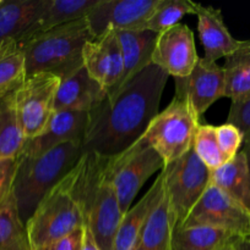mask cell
Returning a JSON list of instances; mask_svg holds the SVG:
<instances>
[{
    "label": "cell",
    "instance_id": "obj_1",
    "mask_svg": "<svg viewBox=\"0 0 250 250\" xmlns=\"http://www.w3.org/2000/svg\"><path fill=\"white\" fill-rule=\"evenodd\" d=\"M168 77L151 63L88 112L83 153L114 156L136 143L158 114Z\"/></svg>",
    "mask_w": 250,
    "mask_h": 250
},
{
    "label": "cell",
    "instance_id": "obj_2",
    "mask_svg": "<svg viewBox=\"0 0 250 250\" xmlns=\"http://www.w3.org/2000/svg\"><path fill=\"white\" fill-rule=\"evenodd\" d=\"M115 165V155L87 151L69 172L71 193L100 250H113L123 217L113 185Z\"/></svg>",
    "mask_w": 250,
    "mask_h": 250
},
{
    "label": "cell",
    "instance_id": "obj_3",
    "mask_svg": "<svg viewBox=\"0 0 250 250\" xmlns=\"http://www.w3.org/2000/svg\"><path fill=\"white\" fill-rule=\"evenodd\" d=\"M82 154L81 142H69L38 156L19 155L12 195L25 225L42 199L75 167Z\"/></svg>",
    "mask_w": 250,
    "mask_h": 250
},
{
    "label": "cell",
    "instance_id": "obj_4",
    "mask_svg": "<svg viewBox=\"0 0 250 250\" xmlns=\"http://www.w3.org/2000/svg\"><path fill=\"white\" fill-rule=\"evenodd\" d=\"M95 41L86 17L36 34L20 45L26 61V76L51 73L60 80L83 66V48Z\"/></svg>",
    "mask_w": 250,
    "mask_h": 250
},
{
    "label": "cell",
    "instance_id": "obj_5",
    "mask_svg": "<svg viewBox=\"0 0 250 250\" xmlns=\"http://www.w3.org/2000/svg\"><path fill=\"white\" fill-rule=\"evenodd\" d=\"M85 226L82 212L70 188L69 173L42 199L26 222L32 250H42Z\"/></svg>",
    "mask_w": 250,
    "mask_h": 250
},
{
    "label": "cell",
    "instance_id": "obj_6",
    "mask_svg": "<svg viewBox=\"0 0 250 250\" xmlns=\"http://www.w3.org/2000/svg\"><path fill=\"white\" fill-rule=\"evenodd\" d=\"M200 116L188 102L173 97L149 125L142 138L158 153L164 166L188 153L194 146Z\"/></svg>",
    "mask_w": 250,
    "mask_h": 250
},
{
    "label": "cell",
    "instance_id": "obj_7",
    "mask_svg": "<svg viewBox=\"0 0 250 250\" xmlns=\"http://www.w3.org/2000/svg\"><path fill=\"white\" fill-rule=\"evenodd\" d=\"M161 172L175 226H181L210 186L211 171L191 148L183 156L164 166Z\"/></svg>",
    "mask_w": 250,
    "mask_h": 250
},
{
    "label": "cell",
    "instance_id": "obj_8",
    "mask_svg": "<svg viewBox=\"0 0 250 250\" xmlns=\"http://www.w3.org/2000/svg\"><path fill=\"white\" fill-rule=\"evenodd\" d=\"M113 185L123 215L132 207L135 197L151 176L164 167L161 156L152 146L140 138L135 144L123 153L115 155Z\"/></svg>",
    "mask_w": 250,
    "mask_h": 250
},
{
    "label": "cell",
    "instance_id": "obj_9",
    "mask_svg": "<svg viewBox=\"0 0 250 250\" xmlns=\"http://www.w3.org/2000/svg\"><path fill=\"white\" fill-rule=\"evenodd\" d=\"M59 84L60 78L44 72L27 77L15 90L17 116L26 141L38 136L48 124L54 112Z\"/></svg>",
    "mask_w": 250,
    "mask_h": 250
},
{
    "label": "cell",
    "instance_id": "obj_10",
    "mask_svg": "<svg viewBox=\"0 0 250 250\" xmlns=\"http://www.w3.org/2000/svg\"><path fill=\"white\" fill-rule=\"evenodd\" d=\"M181 226L215 227L238 238H250V210L210 185Z\"/></svg>",
    "mask_w": 250,
    "mask_h": 250
},
{
    "label": "cell",
    "instance_id": "obj_11",
    "mask_svg": "<svg viewBox=\"0 0 250 250\" xmlns=\"http://www.w3.org/2000/svg\"><path fill=\"white\" fill-rule=\"evenodd\" d=\"M158 0H98L86 20L93 37L100 38L108 27L115 31H145Z\"/></svg>",
    "mask_w": 250,
    "mask_h": 250
},
{
    "label": "cell",
    "instance_id": "obj_12",
    "mask_svg": "<svg viewBox=\"0 0 250 250\" xmlns=\"http://www.w3.org/2000/svg\"><path fill=\"white\" fill-rule=\"evenodd\" d=\"M195 39L186 24L178 23L158 34L152 63L174 78L186 77L199 61Z\"/></svg>",
    "mask_w": 250,
    "mask_h": 250
},
{
    "label": "cell",
    "instance_id": "obj_13",
    "mask_svg": "<svg viewBox=\"0 0 250 250\" xmlns=\"http://www.w3.org/2000/svg\"><path fill=\"white\" fill-rule=\"evenodd\" d=\"M174 97L188 102L201 117L213 103L225 98V72L217 62L200 58L190 75L174 78Z\"/></svg>",
    "mask_w": 250,
    "mask_h": 250
},
{
    "label": "cell",
    "instance_id": "obj_14",
    "mask_svg": "<svg viewBox=\"0 0 250 250\" xmlns=\"http://www.w3.org/2000/svg\"><path fill=\"white\" fill-rule=\"evenodd\" d=\"M82 58L88 75L102 85L107 94L112 92L123 75L122 50L117 31L108 27L100 38L86 43Z\"/></svg>",
    "mask_w": 250,
    "mask_h": 250
},
{
    "label": "cell",
    "instance_id": "obj_15",
    "mask_svg": "<svg viewBox=\"0 0 250 250\" xmlns=\"http://www.w3.org/2000/svg\"><path fill=\"white\" fill-rule=\"evenodd\" d=\"M88 126V112L58 110L54 111L43 131L27 139L20 155L38 156L61 144L81 142Z\"/></svg>",
    "mask_w": 250,
    "mask_h": 250
},
{
    "label": "cell",
    "instance_id": "obj_16",
    "mask_svg": "<svg viewBox=\"0 0 250 250\" xmlns=\"http://www.w3.org/2000/svg\"><path fill=\"white\" fill-rule=\"evenodd\" d=\"M195 15L198 16L199 37L205 50L202 58L205 61L216 62L244 45L245 41H238L229 33L220 9L196 2Z\"/></svg>",
    "mask_w": 250,
    "mask_h": 250
},
{
    "label": "cell",
    "instance_id": "obj_17",
    "mask_svg": "<svg viewBox=\"0 0 250 250\" xmlns=\"http://www.w3.org/2000/svg\"><path fill=\"white\" fill-rule=\"evenodd\" d=\"M107 98L102 85L88 75L85 66L60 80L54 103V111H92Z\"/></svg>",
    "mask_w": 250,
    "mask_h": 250
},
{
    "label": "cell",
    "instance_id": "obj_18",
    "mask_svg": "<svg viewBox=\"0 0 250 250\" xmlns=\"http://www.w3.org/2000/svg\"><path fill=\"white\" fill-rule=\"evenodd\" d=\"M44 0H0V44L14 41L22 45L36 36Z\"/></svg>",
    "mask_w": 250,
    "mask_h": 250
},
{
    "label": "cell",
    "instance_id": "obj_19",
    "mask_svg": "<svg viewBox=\"0 0 250 250\" xmlns=\"http://www.w3.org/2000/svg\"><path fill=\"white\" fill-rule=\"evenodd\" d=\"M123 59V75L117 87L107 97L115 94L137 73L152 63V53L158 34L151 31H117Z\"/></svg>",
    "mask_w": 250,
    "mask_h": 250
},
{
    "label": "cell",
    "instance_id": "obj_20",
    "mask_svg": "<svg viewBox=\"0 0 250 250\" xmlns=\"http://www.w3.org/2000/svg\"><path fill=\"white\" fill-rule=\"evenodd\" d=\"M162 192H163V173L161 172L146 194L136 204L132 205L126 214L123 215L114 237L113 250H136L147 219L158 202Z\"/></svg>",
    "mask_w": 250,
    "mask_h": 250
},
{
    "label": "cell",
    "instance_id": "obj_21",
    "mask_svg": "<svg viewBox=\"0 0 250 250\" xmlns=\"http://www.w3.org/2000/svg\"><path fill=\"white\" fill-rule=\"evenodd\" d=\"M210 185L250 210V172L243 151L221 167L211 171Z\"/></svg>",
    "mask_w": 250,
    "mask_h": 250
},
{
    "label": "cell",
    "instance_id": "obj_22",
    "mask_svg": "<svg viewBox=\"0 0 250 250\" xmlns=\"http://www.w3.org/2000/svg\"><path fill=\"white\" fill-rule=\"evenodd\" d=\"M174 227L175 219L164 192L163 183V192L147 219L136 250H173L172 233Z\"/></svg>",
    "mask_w": 250,
    "mask_h": 250
},
{
    "label": "cell",
    "instance_id": "obj_23",
    "mask_svg": "<svg viewBox=\"0 0 250 250\" xmlns=\"http://www.w3.org/2000/svg\"><path fill=\"white\" fill-rule=\"evenodd\" d=\"M238 237L208 226H175L172 233L173 250H221Z\"/></svg>",
    "mask_w": 250,
    "mask_h": 250
},
{
    "label": "cell",
    "instance_id": "obj_24",
    "mask_svg": "<svg viewBox=\"0 0 250 250\" xmlns=\"http://www.w3.org/2000/svg\"><path fill=\"white\" fill-rule=\"evenodd\" d=\"M26 138L15 104V90L0 94V159H17Z\"/></svg>",
    "mask_w": 250,
    "mask_h": 250
},
{
    "label": "cell",
    "instance_id": "obj_25",
    "mask_svg": "<svg viewBox=\"0 0 250 250\" xmlns=\"http://www.w3.org/2000/svg\"><path fill=\"white\" fill-rule=\"evenodd\" d=\"M98 0H44L36 34L83 19Z\"/></svg>",
    "mask_w": 250,
    "mask_h": 250
},
{
    "label": "cell",
    "instance_id": "obj_26",
    "mask_svg": "<svg viewBox=\"0 0 250 250\" xmlns=\"http://www.w3.org/2000/svg\"><path fill=\"white\" fill-rule=\"evenodd\" d=\"M222 68L225 98L234 102L250 94V41H245L242 48L227 56Z\"/></svg>",
    "mask_w": 250,
    "mask_h": 250
},
{
    "label": "cell",
    "instance_id": "obj_27",
    "mask_svg": "<svg viewBox=\"0 0 250 250\" xmlns=\"http://www.w3.org/2000/svg\"><path fill=\"white\" fill-rule=\"evenodd\" d=\"M0 250H32L12 192L0 204Z\"/></svg>",
    "mask_w": 250,
    "mask_h": 250
},
{
    "label": "cell",
    "instance_id": "obj_28",
    "mask_svg": "<svg viewBox=\"0 0 250 250\" xmlns=\"http://www.w3.org/2000/svg\"><path fill=\"white\" fill-rule=\"evenodd\" d=\"M26 78L25 54L19 43L7 41L0 44V94L16 90Z\"/></svg>",
    "mask_w": 250,
    "mask_h": 250
},
{
    "label": "cell",
    "instance_id": "obj_29",
    "mask_svg": "<svg viewBox=\"0 0 250 250\" xmlns=\"http://www.w3.org/2000/svg\"><path fill=\"white\" fill-rule=\"evenodd\" d=\"M196 2L190 0H158L145 28L159 34L179 23L185 15H195Z\"/></svg>",
    "mask_w": 250,
    "mask_h": 250
},
{
    "label": "cell",
    "instance_id": "obj_30",
    "mask_svg": "<svg viewBox=\"0 0 250 250\" xmlns=\"http://www.w3.org/2000/svg\"><path fill=\"white\" fill-rule=\"evenodd\" d=\"M193 148L199 159L207 166L210 171L216 170L227 163L218 146L215 126L200 125L195 133Z\"/></svg>",
    "mask_w": 250,
    "mask_h": 250
},
{
    "label": "cell",
    "instance_id": "obj_31",
    "mask_svg": "<svg viewBox=\"0 0 250 250\" xmlns=\"http://www.w3.org/2000/svg\"><path fill=\"white\" fill-rule=\"evenodd\" d=\"M215 132L221 153L228 163L239 153V148L244 142V137L234 125L228 122L215 126Z\"/></svg>",
    "mask_w": 250,
    "mask_h": 250
},
{
    "label": "cell",
    "instance_id": "obj_32",
    "mask_svg": "<svg viewBox=\"0 0 250 250\" xmlns=\"http://www.w3.org/2000/svg\"><path fill=\"white\" fill-rule=\"evenodd\" d=\"M228 124H232L242 132L244 139L250 137V94L242 99L232 102L227 117Z\"/></svg>",
    "mask_w": 250,
    "mask_h": 250
},
{
    "label": "cell",
    "instance_id": "obj_33",
    "mask_svg": "<svg viewBox=\"0 0 250 250\" xmlns=\"http://www.w3.org/2000/svg\"><path fill=\"white\" fill-rule=\"evenodd\" d=\"M16 168L17 159H0V204L11 194Z\"/></svg>",
    "mask_w": 250,
    "mask_h": 250
},
{
    "label": "cell",
    "instance_id": "obj_34",
    "mask_svg": "<svg viewBox=\"0 0 250 250\" xmlns=\"http://www.w3.org/2000/svg\"><path fill=\"white\" fill-rule=\"evenodd\" d=\"M83 229V227H82ZM82 229L73 232L69 236L49 244L42 250H81V242H82Z\"/></svg>",
    "mask_w": 250,
    "mask_h": 250
},
{
    "label": "cell",
    "instance_id": "obj_35",
    "mask_svg": "<svg viewBox=\"0 0 250 250\" xmlns=\"http://www.w3.org/2000/svg\"><path fill=\"white\" fill-rule=\"evenodd\" d=\"M81 250H100L93 237L92 232L90 231L87 226H83L82 229V242H81Z\"/></svg>",
    "mask_w": 250,
    "mask_h": 250
},
{
    "label": "cell",
    "instance_id": "obj_36",
    "mask_svg": "<svg viewBox=\"0 0 250 250\" xmlns=\"http://www.w3.org/2000/svg\"><path fill=\"white\" fill-rule=\"evenodd\" d=\"M233 246L235 250H250V238H237Z\"/></svg>",
    "mask_w": 250,
    "mask_h": 250
},
{
    "label": "cell",
    "instance_id": "obj_37",
    "mask_svg": "<svg viewBox=\"0 0 250 250\" xmlns=\"http://www.w3.org/2000/svg\"><path fill=\"white\" fill-rule=\"evenodd\" d=\"M243 154L245 155V159H247V164H248V168H249L250 172V137L249 138L244 139L243 142Z\"/></svg>",
    "mask_w": 250,
    "mask_h": 250
},
{
    "label": "cell",
    "instance_id": "obj_38",
    "mask_svg": "<svg viewBox=\"0 0 250 250\" xmlns=\"http://www.w3.org/2000/svg\"><path fill=\"white\" fill-rule=\"evenodd\" d=\"M233 243H234V242H233ZM233 243L230 244V246H227V247H225V248H223V249H221V250H235L234 246H233Z\"/></svg>",
    "mask_w": 250,
    "mask_h": 250
}]
</instances>
